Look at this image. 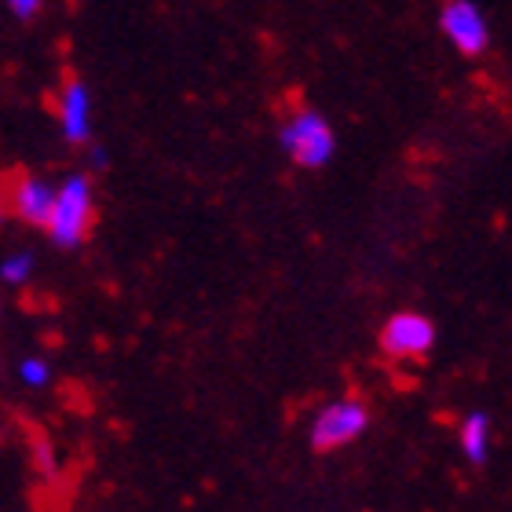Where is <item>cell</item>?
Masks as SVG:
<instances>
[{"label":"cell","mask_w":512,"mask_h":512,"mask_svg":"<svg viewBox=\"0 0 512 512\" xmlns=\"http://www.w3.org/2000/svg\"><path fill=\"white\" fill-rule=\"evenodd\" d=\"M0 278L8 286H26L33 278V256L30 253H11L4 264H0Z\"/></svg>","instance_id":"obj_9"},{"label":"cell","mask_w":512,"mask_h":512,"mask_svg":"<svg viewBox=\"0 0 512 512\" xmlns=\"http://www.w3.org/2000/svg\"><path fill=\"white\" fill-rule=\"evenodd\" d=\"M278 147L297 169H326L337 154V132L315 107H297L278 128Z\"/></svg>","instance_id":"obj_1"},{"label":"cell","mask_w":512,"mask_h":512,"mask_svg":"<svg viewBox=\"0 0 512 512\" xmlns=\"http://www.w3.org/2000/svg\"><path fill=\"white\" fill-rule=\"evenodd\" d=\"M458 447L472 465H483L491 454V417L483 410H469L458 425Z\"/></svg>","instance_id":"obj_8"},{"label":"cell","mask_w":512,"mask_h":512,"mask_svg":"<svg viewBox=\"0 0 512 512\" xmlns=\"http://www.w3.org/2000/svg\"><path fill=\"white\" fill-rule=\"evenodd\" d=\"M55 202V187L41 176H19L11 187V213L33 227H48Z\"/></svg>","instance_id":"obj_7"},{"label":"cell","mask_w":512,"mask_h":512,"mask_svg":"<svg viewBox=\"0 0 512 512\" xmlns=\"http://www.w3.org/2000/svg\"><path fill=\"white\" fill-rule=\"evenodd\" d=\"M439 33L461 59H480L491 52V19L476 0H443L439 8Z\"/></svg>","instance_id":"obj_4"},{"label":"cell","mask_w":512,"mask_h":512,"mask_svg":"<svg viewBox=\"0 0 512 512\" xmlns=\"http://www.w3.org/2000/svg\"><path fill=\"white\" fill-rule=\"evenodd\" d=\"M19 377L22 384H30V388H44V384L52 381V366L44 363V359H22L19 363Z\"/></svg>","instance_id":"obj_10"},{"label":"cell","mask_w":512,"mask_h":512,"mask_svg":"<svg viewBox=\"0 0 512 512\" xmlns=\"http://www.w3.org/2000/svg\"><path fill=\"white\" fill-rule=\"evenodd\" d=\"M8 8H11V15H15V19L30 22L33 15L44 8V0H8Z\"/></svg>","instance_id":"obj_11"},{"label":"cell","mask_w":512,"mask_h":512,"mask_svg":"<svg viewBox=\"0 0 512 512\" xmlns=\"http://www.w3.org/2000/svg\"><path fill=\"white\" fill-rule=\"evenodd\" d=\"M92 220H96V194H92V180L85 172H74L66 176L59 187H55V202L52 216H48V238H52L59 249H77L92 231Z\"/></svg>","instance_id":"obj_2"},{"label":"cell","mask_w":512,"mask_h":512,"mask_svg":"<svg viewBox=\"0 0 512 512\" xmlns=\"http://www.w3.org/2000/svg\"><path fill=\"white\" fill-rule=\"evenodd\" d=\"M55 114H59V132H63L66 143L85 147L92 139V96H88V85L81 77H66L63 81L59 99H55Z\"/></svg>","instance_id":"obj_6"},{"label":"cell","mask_w":512,"mask_h":512,"mask_svg":"<svg viewBox=\"0 0 512 512\" xmlns=\"http://www.w3.org/2000/svg\"><path fill=\"white\" fill-rule=\"evenodd\" d=\"M370 428V406L359 399V395H344V399H333L315 414L311 421V450L319 454H330V450L352 447L355 439Z\"/></svg>","instance_id":"obj_3"},{"label":"cell","mask_w":512,"mask_h":512,"mask_svg":"<svg viewBox=\"0 0 512 512\" xmlns=\"http://www.w3.org/2000/svg\"><path fill=\"white\" fill-rule=\"evenodd\" d=\"M436 348V322L421 311H395L381 326V352L388 359H421Z\"/></svg>","instance_id":"obj_5"},{"label":"cell","mask_w":512,"mask_h":512,"mask_svg":"<svg viewBox=\"0 0 512 512\" xmlns=\"http://www.w3.org/2000/svg\"><path fill=\"white\" fill-rule=\"evenodd\" d=\"M88 161H92V165H107V150L92 147V154H88Z\"/></svg>","instance_id":"obj_12"}]
</instances>
